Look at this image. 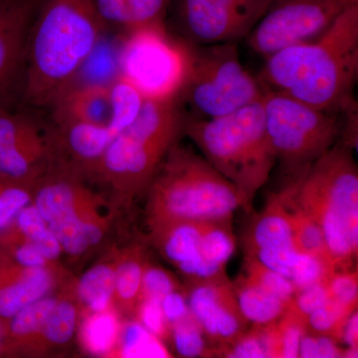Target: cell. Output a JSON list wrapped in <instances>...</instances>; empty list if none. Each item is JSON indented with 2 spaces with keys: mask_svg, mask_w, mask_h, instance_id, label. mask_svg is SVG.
Returning a JSON list of instances; mask_svg holds the SVG:
<instances>
[{
  "mask_svg": "<svg viewBox=\"0 0 358 358\" xmlns=\"http://www.w3.org/2000/svg\"><path fill=\"white\" fill-rule=\"evenodd\" d=\"M39 0H0V107L21 96L26 46Z\"/></svg>",
  "mask_w": 358,
  "mask_h": 358,
  "instance_id": "cell-14",
  "label": "cell"
},
{
  "mask_svg": "<svg viewBox=\"0 0 358 358\" xmlns=\"http://www.w3.org/2000/svg\"><path fill=\"white\" fill-rule=\"evenodd\" d=\"M147 261L145 251L140 245H133L117 251L113 303V307L117 312L134 315Z\"/></svg>",
  "mask_w": 358,
  "mask_h": 358,
  "instance_id": "cell-21",
  "label": "cell"
},
{
  "mask_svg": "<svg viewBox=\"0 0 358 358\" xmlns=\"http://www.w3.org/2000/svg\"><path fill=\"white\" fill-rule=\"evenodd\" d=\"M148 227L178 221H227L246 203L236 186L192 148L176 143L147 189Z\"/></svg>",
  "mask_w": 358,
  "mask_h": 358,
  "instance_id": "cell-4",
  "label": "cell"
},
{
  "mask_svg": "<svg viewBox=\"0 0 358 358\" xmlns=\"http://www.w3.org/2000/svg\"><path fill=\"white\" fill-rule=\"evenodd\" d=\"M307 331L305 320L288 308L277 322L279 358L299 357L301 339Z\"/></svg>",
  "mask_w": 358,
  "mask_h": 358,
  "instance_id": "cell-35",
  "label": "cell"
},
{
  "mask_svg": "<svg viewBox=\"0 0 358 358\" xmlns=\"http://www.w3.org/2000/svg\"><path fill=\"white\" fill-rule=\"evenodd\" d=\"M319 358L343 357V348H339L338 341L329 336L317 334Z\"/></svg>",
  "mask_w": 358,
  "mask_h": 358,
  "instance_id": "cell-44",
  "label": "cell"
},
{
  "mask_svg": "<svg viewBox=\"0 0 358 358\" xmlns=\"http://www.w3.org/2000/svg\"><path fill=\"white\" fill-rule=\"evenodd\" d=\"M171 339L174 350L182 357H210L217 355L192 313L171 326Z\"/></svg>",
  "mask_w": 358,
  "mask_h": 358,
  "instance_id": "cell-31",
  "label": "cell"
},
{
  "mask_svg": "<svg viewBox=\"0 0 358 358\" xmlns=\"http://www.w3.org/2000/svg\"><path fill=\"white\" fill-rule=\"evenodd\" d=\"M131 20V28L164 21L171 0H124Z\"/></svg>",
  "mask_w": 358,
  "mask_h": 358,
  "instance_id": "cell-41",
  "label": "cell"
},
{
  "mask_svg": "<svg viewBox=\"0 0 358 358\" xmlns=\"http://www.w3.org/2000/svg\"><path fill=\"white\" fill-rule=\"evenodd\" d=\"M331 299L350 307L357 308L358 275L357 271H334L327 279Z\"/></svg>",
  "mask_w": 358,
  "mask_h": 358,
  "instance_id": "cell-40",
  "label": "cell"
},
{
  "mask_svg": "<svg viewBox=\"0 0 358 358\" xmlns=\"http://www.w3.org/2000/svg\"><path fill=\"white\" fill-rule=\"evenodd\" d=\"M357 308L343 305L329 299L322 307L317 308L306 320L308 333L324 334L341 341V333L346 320Z\"/></svg>",
  "mask_w": 358,
  "mask_h": 358,
  "instance_id": "cell-32",
  "label": "cell"
},
{
  "mask_svg": "<svg viewBox=\"0 0 358 358\" xmlns=\"http://www.w3.org/2000/svg\"><path fill=\"white\" fill-rule=\"evenodd\" d=\"M103 201L84 185L82 176L55 164L37 181L32 199L63 252L72 258L105 239L110 221Z\"/></svg>",
  "mask_w": 358,
  "mask_h": 358,
  "instance_id": "cell-8",
  "label": "cell"
},
{
  "mask_svg": "<svg viewBox=\"0 0 358 358\" xmlns=\"http://www.w3.org/2000/svg\"><path fill=\"white\" fill-rule=\"evenodd\" d=\"M183 136L236 186L246 211L251 210L257 192L267 182L277 162L266 129L262 99L223 117L187 119Z\"/></svg>",
  "mask_w": 358,
  "mask_h": 358,
  "instance_id": "cell-5",
  "label": "cell"
},
{
  "mask_svg": "<svg viewBox=\"0 0 358 358\" xmlns=\"http://www.w3.org/2000/svg\"><path fill=\"white\" fill-rule=\"evenodd\" d=\"M358 0H275L246 37L252 51L267 58L320 36Z\"/></svg>",
  "mask_w": 358,
  "mask_h": 358,
  "instance_id": "cell-11",
  "label": "cell"
},
{
  "mask_svg": "<svg viewBox=\"0 0 358 358\" xmlns=\"http://www.w3.org/2000/svg\"><path fill=\"white\" fill-rule=\"evenodd\" d=\"M275 0H178L176 20L189 43H238L246 39Z\"/></svg>",
  "mask_w": 358,
  "mask_h": 358,
  "instance_id": "cell-12",
  "label": "cell"
},
{
  "mask_svg": "<svg viewBox=\"0 0 358 358\" xmlns=\"http://www.w3.org/2000/svg\"><path fill=\"white\" fill-rule=\"evenodd\" d=\"M220 357L228 358H279L277 322L253 326L237 341L223 348Z\"/></svg>",
  "mask_w": 358,
  "mask_h": 358,
  "instance_id": "cell-28",
  "label": "cell"
},
{
  "mask_svg": "<svg viewBox=\"0 0 358 358\" xmlns=\"http://www.w3.org/2000/svg\"><path fill=\"white\" fill-rule=\"evenodd\" d=\"M193 319L220 355L248 329L240 310L232 282L227 275L216 279L188 281L185 289Z\"/></svg>",
  "mask_w": 358,
  "mask_h": 358,
  "instance_id": "cell-13",
  "label": "cell"
},
{
  "mask_svg": "<svg viewBox=\"0 0 358 358\" xmlns=\"http://www.w3.org/2000/svg\"><path fill=\"white\" fill-rule=\"evenodd\" d=\"M110 85V100H112V122L110 128L115 134L128 128L136 119L145 99L133 85L117 75Z\"/></svg>",
  "mask_w": 358,
  "mask_h": 358,
  "instance_id": "cell-30",
  "label": "cell"
},
{
  "mask_svg": "<svg viewBox=\"0 0 358 358\" xmlns=\"http://www.w3.org/2000/svg\"><path fill=\"white\" fill-rule=\"evenodd\" d=\"M262 105L275 159L291 176L308 169L341 138V114L315 109L275 92H264Z\"/></svg>",
  "mask_w": 358,
  "mask_h": 358,
  "instance_id": "cell-9",
  "label": "cell"
},
{
  "mask_svg": "<svg viewBox=\"0 0 358 358\" xmlns=\"http://www.w3.org/2000/svg\"><path fill=\"white\" fill-rule=\"evenodd\" d=\"M299 357L319 358L317 334L308 331L303 334L299 348Z\"/></svg>",
  "mask_w": 358,
  "mask_h": 358,
  "instance_id": "cell-46",
  "label": "cell"
},
{
  "mask_svg": "<svg viewBox=\"0 0 358 358\" xmlns=\"http://www.w3.org/2000/svg\"><path fill=\"white\" fill-rule=\"evenodd\" d=\"M162 308L169 327L190 315L185 289H178L164 296Z\"/></svg>",
  "mask_w": 358,
  "mask_h": 358,
  "instance_id": "cell-43",
  "label": "cell"
},
{
  "mask_svg": "<svg viewBox=\"0 0 358 358\" xmlns=\"http://www.w3.org/2000/svg\"><path fill=\"white\" fill-rule=\"evenodd\" d=\"M334 271L336 270L333 266L326 261L301 252L289 281L293 282L296 292L298 289H305L317 282L326 281Z\"/></svg>",
  "mask_w": 358,
  "mask_h": 358,
  "instance_id": "cell-36",
  "label": "cell"
},
{
  "mask_svg": "<svg viewBox=\"0 0 358 358\" xmlns=\"http://www.w3.org/2000/svg\"><path fill=\"white\" fill-rule=\"evenodd\" d=\"M121 327L120 313L114 307L79 315L77 331L82 348L90 355L110 357Z\"/></svg>",
  "mask_w": 358,
  "mask_h": 358,
  "instance_id": "cell-24",
  "label": "cell"
},
{
  "mask_svg": "<svg viewBox=\"0 0 358 358\" xmlns=\"http://www.w3.org/2000/svg\"><path fill=\"white\" fill-rule=\"evenodd\" d=\"M348 345V348H358V315L355 310L346 320L341 333V341Z\"/></svg>",
  "mask_w": 358,
  "mask_h": 358,
  "instance_id": "cell-45",
  "label": "cell"
},
{
  "mask_svg": "<svg viewBox=\"0 0 358 358\" xmlns=\"http://www.w3.org/2000/svg\"><path fill=\"white\" fill-rule=\"evenodd\" d=\"M96 11L107 25L120 26L126 31L131 28V20L124 0H94Z\"/></svg>",
  "mask_w": 358,
  "mask_h": 358,
  "instance_id": "cell-42",
  "label": "cell"
},
{
  "mask_svg": "<svg viewBox=\"0 0 358 358\" xmlns=\"http://www.w3.org/2000/svg\"><path fill=\"white\" fill-rule=\"evenodd\" d=\"M49 108L53 122H81L110 128L113 115L110 85L73 84Z\"/></svg>",
  "mask_w": 358,
  "mask_h": 358,
  "instance_id": "cell-17",
  "label": "cell"
},
{
  "mask_svg": "<svg viewBox=\"0 0 358 358\" xmlns=\"http://www.w3.org/2000/svg\"><path fill=\"white\" fill-rule=\"evenodd\" d=\"M181 289L178 279L166 268L145 263L140 298H155L162 300L164 296L176 289Z\"/></svg>",
  "mask_w": 358,
  "mask_h": 358,
  "instance_id": "cell-37",
  "label": "cell"
},
{
  "mask_svg": "<svg viewBox=\"0 0 358 358\" xmlns=\"http://www.w3.org/2000/svg\"><path fill=\"white\" fill-rule=\"evenodd\" d=\"M35 185L0 178V232L13 223L21 209L31 203Z\"/></svg>",
  "mask_w": 358,
  "mask_h": 358,
  "instance_id": "cell-33",
  "label": "cell"
},
{
  "mask_svg": "<svg viewBox=\"0 0 358 358\" xmlns=\"http://www.w3.org/2000/svg\"><path fill=\"white\" fill-rule=\"evenodd\" d=\"M232 285L241 313L253 326L278 322L288 310L289 303L252 284L244 275Z\"/></svg>",
  "mask_w": 358,
  "mask_h": 358,
  "instance_id": "cell-25",
  "label": "cell"
},
{
  "mask_svg": "<svg viewBox=\"0 0 358 358\" xmlns=\"http://www.w3.org/2000/svg\"><path fill=\"white\" fill-rule=\"evenodd\" d=\"M187 43L189 63L176 101L188 119L223 117L263 98L258 79L240 61L237 43Z\"/></svg>",
  "mask_w": 358,
  "mask_h": 358,
  "instance_id": "cell-7",
  "label": "cell"
},
{
  "mask_svg": "<svg viewBox=\"0 0 358 358\" xmlns=\"http://www.w3.org/2000/svg\"><path fill=\"white\" fill-rule=\"evenodd\" d=\"M134 319L138 320L148 331L162 341L171 338V327L164 317L162 300L155 298L140 299L134 310Z\"/></svg>",
  "mask_w": 358,
  "mask_h": 358,
  "instance_id": "cell-38",
  "label": "cell"
},
{
  "mask_svg": "<svg viewBox=\"0 0 358 358\" xmlns=\"http://www.w3.org/2000/svg\"><path fill=\"white\" fill-rule=\"evenodd\" d=\"M60 294H47L33 301L6 322L4 357L33 355L35 345L47 317L55 307Z\"/></svg>",
  "mask_w": 358,
  "mask_h": 358,
  "instance_id": "cell-19",
  "label": "cell"
},
{
  "mask_svg": "<svg viewBox=\"0 0 358 358\" xmlns=\"http://www.w3.org/2000/svg\"><path fill=\"white\" fill-rule=\"evenodd\" d=\"M110 357L167 358L173 357L164 341L148 331L138 320L122 324L119 338Z\"/></svg>",
  "mask_w": 358,
  "mask_h": 358,
  "instance_id": "cell-26",
  "label": "cell"
},
{
  "mask_svg": "<svg viewBox=\"0 0 358 358\" xmlns=\"http://www.w3.org/2000/svg\"><path fill=\"white\" fill-rule=\"evenodd\" d=\"M78 322L79 308L74 291L60 293L57 303L42 327L33 355L67 345L76 334Z\"/></svg>",
  "mask_w": 358,
  "mask_h": 358,
  "instance_id": "cell-23",
  "label": "cell"
},
{
  "mask_svg": "<svg viewBox=\"0 0 358 358\" xmlns=\"http://www.w3.org/2000/svg\"><path fill=\"white\" fill-rule=\"evenodd\" d=\"M244 277L252 284L265 289L268 293L274 294L289 305L296 293L293 282L272 268L263 265L256 259L247 257Z\"/></svg>",
  "mask_w": 358,
  "mask_h": 358,
  "instance_id": "cell-34",
  "label": "cell"
},
{
  "mask_svg": "<svg viewBox=\"0 0 358 358\" xmlns=\"http://www.w3.org/2000/svg\"><path fill=\"white\" fill-rule=\"evenodd\" d=\"M358 3L346 9L313 41L266 58L258 79L264 92L284 94L333 114L357 103Z\"/></svg>",
  "mask_w": 358,
  "mask_h": 358,
  "instance_id": "cell-1",
  "label": "cell"
},
{
  "mask_svg": "<svg viewBox=\"0 0 358 358\" xmlns=\"http://www.w3.org/2000/svg\"><path fill=\"white\" fill-rule=\"evenodd\" d=\"M6 343V322L0 319V357H4Z\"/></svg>",
  "mask_w": 358,
  "mask_h": 358,
  "instance_id": "cell-47",
  "label": "cell"
},
{
  "mask_svg": "<svg viewBox=\"0 0 358 358\" xmlns=\"http://www.w3.org/2000/svg\"><path fill=\"white\" fill-rule=\"evenodd\" d=\"M209 221H178L150 227L155 248L188 281L216 279L226 275L205 260L203 235Z\"/></svg>",
  "mask_w": 358,
  "mask_h": 358,
  "instance_id": "cell-15",
  "label": "cell"
},
{
  "mask_svg": "<svg viewBox=\"0 0 358 358\" xmlns=\"http://www.w3.org/2000/svg\"><path fill=\"white\" fill-rule=\"evenodd\" d=\"M117 251L92 266L82 275L74 288L79 315L103 312L113 307Z\"/></svg>",
  "mask_w": 358,
  "mask_h": 358,
  "instance_id": "cell-20",
  "label": "cell"
},
{
  "mask_svg": "<svg viewBox=\"0 0 358 358\" xmlns=\"http://www.w3.org/2000/svg\"><path fill=\"white\" fill-rule=\"evenodd\" d=\"M329 299L331 294L326 280L307 288L298 289L292 299L289 308L306 322L310 313L322 307Z\"/></svg>",
  "mask_w": 358,
  "mask_h": 358,
  "instance_id": "cell-39",
  "label": "cell"
},
{
  "mask_svg": "<svg viewBox=\"0 0 358 358\" xmlns=\"http://www.w3.org/2000/svg\"><path fill=\"white\" fill-rule=\"evenodd\" d=\"M10 225L52 263H57L64 253L57 238L32 202L21 209Z\"/></svg>",
  "mask_w": 358,
  "mask_h": 358,
  "instance_id": "cell-27",
  "label": "cell"
},
{
  "mask_svg": "<svg viewBox=\"0 0 358 358\" xmlns=\"http://www.w3.org/2000/svg\"><path fill=\"white\" fill-rule=\"evenodd\" d=\"M58 270L27 268L0 253V319L7 322L33 301L51 294Z\"/></svg>",
  "mask_w": 358,
  "mask_h": 358,
  "instance_id": "cell-16",
  "label": "cell"
},
{
  "mask_svg": "<svg viewBox=\"0 0 358 358\" xmlns=\"http://www.w3.org/2000/svg\"><path fill=\"white\" fill-rule=\"evenodd\" d=\"M294 204L322 228L336 271L348 270L358 251V171L353 150L341 141L288 187Z\"/></svg>",
  "mask_w": 358,
  "mask_h": 358,
  "instance_id": "cell-3",
  "label": "cell"
},
{
  "mask_svg": "<svg viewBox=\"0 0 358 358\" xmlns=\"http://www.w3.org/2000/svg\"><path fill=\"white\" fill-rule=\"evenodd\" d=\"M105 27L94 0H39L26 46L23 103L50 107L74 84Z\"/></svg>",
  "mask_w": 358,
  "mask_h": 358,
  "instance_id": "cell-2",
  "label": "cell"
},
{
  "mask_svg": "<svg viewBox=\"0 0 358 358\" xmlns=\"http://www.w3.org/2000/svg\"><path fill=\"white\" fill-rule=\"evenodd\" d=\"M247 257L261 250L294 248L289 211L284 192L273 194L251 223L244 239Z\"/></svg>",
  "mask_w": 358,
  "mask_h": 358,
  "instance_id": "cell-18",
  "label": "cell"
},
{
  "mask_svg": "<svg viewBox=\"0 0 358 358\" xmlns=\"http://www.w3.org/2000/svg\"><path fill=\"white\" fill-rule=\"evenodd\" d=\"M127 32L120 50V76L145 100H176L189 63L187 41L169 35L164 21Z\"/></svg>",
  "mask_w": 358,
  "mask_h": 358,
  "instance_id": "cell-10",
  "label": "cell"
},
{
  "mask_svg": "<svg viewBox=\"0 0 358 358\" xmlns=\"http://www.w3.org/2000/svg\"><path fill=\"white\" fill-rule=\"evenodd\" d=\"M287 206L289 208L292 230H293L294 248L301 253L322 259L331 264L334 268L329 249H327L326 238L319 224L296 205L293 204L291 207L287 203Z\"/></svg>",
  "mask_w": 358,
  "mask_h": 358,
  "instance_id": "cell-29",
  "label": "cell"
},
{
  "mask_svg": "<svg viewBox=\"0 0 358 358\" xmlns=\"http://www.w3.org/2000/svg\"><path fill=\"white\" fill-rule=\"evenodd\" d=\"M0 147L44 152L53 157L50 134L26 113L11 106L0 107Z\"/></svg>",
  "mask_w": 358,
  "mask_h": 358,
  "instance_id": "cell-22",
  "label": "cell"
},
{
  "mask_svg": "<svg viewBox=\"0 0 358 358\" xmlns=\"http://www.w3.org/2000/svg\"><path fill=\"white\" fill-rule=\"evenodd\" d=\"M187 119L176 100H145L136 119L110 141L91 178L105 183L120 201H131L147 192Z\"/></svg>",
  "mask_w": 358,
  "mask_h": 358,
  "instance_id": "cell-6",
  "label": "cell"
}]
</instances>
